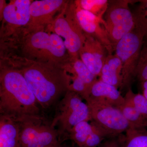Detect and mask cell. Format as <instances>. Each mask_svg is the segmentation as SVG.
<instances>
[{
  "instance_id": "1",
  "label": "cell",
  "mask_w": 147,
  "mask_h": 147,
  "mask_svg": "<svg viewBox=\"0 0 147 147\" xmlns=\"http://www.w3.org/2000/svg\"><path fill=\"white\" fill-rule=\"evenodd\" d=\"M11 65L21 71L43 110L56 106L68 91L70 78L63 67L18 57Z\"/></svg>"
},
{
  "instance_id": "2",
  "label": "cell",
  "mask_w": 147,
  "mask_h": 147,
  "mask_svg": "<svg viewBox=\"0 0 147 147\" xmlns=\"http://www.w3.org/2000/svg\"><path fill=\"white\" fill-rule=\"evenodd\" d=\"M0 115L17 121L42 115L41 108L24 75L11 64L1 66Z\"/></svg>"
},
{
  "instance_id": "3",
  "label": "cell",
  "mask_w": 147,
  "mask_h": 147,
  "mask_svg": "<svg viewBox=\"0 0 147 147\" xmlns=\"http://www.w3.org/2000/svg\"><path fill=\"white\" fill-rule=\"evenodd\" d=\"M21 43L22 58L64 67L70 61L62 38L44 30L27 32Z\"/></svg>"
},
{
  "instance_id": "4",
  "label": "cell",
  "mask_w": 147,
  "mask_h": 147,
  "mask_svg": "<svg viewBox=\"0 0 147 147\" xmlns=\"http://www.w3.org/2000/svg\"><path fill=\"white\" fill-rule=\"evenodd\" d=\"M79 94L67 91L55 106L51 124L56 129L60 144L68 139L69 132L84 121H92L88 105Z\"/></svg>"
},
{
  "instance_id": "5",
  "label": "cell",
  "mask_w": 147,
  "mask_h": 147,
  "mask_svg": "<svg viewBox=\"0 0 147 147\" xmlns=\"http://www.w3.org/2000/svg\"><path fill=\"white\" fill-rule=\"evenodd\" d=\"M146 33L135 26L130 32L123 37L115 47V54L122 65V85L120 90H128L135 79L137 68Z\"/></svg>"
},
{
  "instance_id": "6",
  "label": "cell",
  "mask_w": 147,
  "mask_h": 147,
  "mask_svg": "<svg viewBox=\"0 0 147 147\" xmlns=\"http://www.w3.org/2000/svg\"><path fill=\"white\" fill-rule=\"evenodd\" d=\"M18 121L21 147H57L61 144L51 121L42 115L26 117Z\"/></svg>"
},
{
  "instance_id": "7",
  "label": "cell",
  "mask_w": 147,
  "mask_h": 147,
  "mask_svg": "<svg viewBox=\"0 0 147 147\" xmlns=\"http://www.w3.org/2000/svg\"><path fill=\"white\" fill-rule=\"evenodd\" d=\"M52 25L54 32L63 38L71 59L79 58L86 37L76 17L75 1L67 4Z\"/></svg>"
},
{
  "instance_id": "8",
  "label": "cell",
  "mask_w": 147,
  "mask_h": 147,
  "mask_svg": "<svg viewBox=\"0 0 147 147\" xmlns=\"http://www.w3.org/2000/svg\"><path fill=\"white\" fill-rule=\"evenodd\" d=\"M131 1H109L103 16L105 30L115 52L116 44L136 26L133 12L129 8Z\"/></svg>"
},
{
  "instance_id": "9",
  "label": "cell",
  "mask_w": 147,
  "mask_h": 147,
  "mask_svg": "<svg viewBox=\"0 0 147 147\" xmlns=\"http://www.w3.org/2000/svg\"><path fill=\"white\" fill-rule=\"evenodd\" d=\"M86 102L92 121L105 133L107 139L118 137L130 128V125L119 108L101 102Z\"/></svg>"
},
{
  "instance_id": "10",
  "label": "cell",
  "mask_w": 147,
  "mask_h": 147,
  "mask_svg": "<svg viewBox=\"0 0 147 147\" xmlns=\"http://www.w3.org/2000/svg\"><path fill=\"white\" fill-rule=\"evenodd\" d=\"M67 4L63 0H41L32 2L30 6V20L26 26L27 32L44 30L52 24L54 16Z\"/></svg>"
},
{
  "instance_id": "11",
  "label": "cell",
  "mask_w": 147,
  "mask_h": 147,
  "mask_svg": "<svg viewBox=\"0 0 147 147\" xmlns=\"http://www.w3.org/2000/svg\"><path fill=\"white\" fill-rule=\"evenodd\" d=\"M85 37L84 45L79 52V58L94 75L99 76L109 53L97 39L86 34Z\"/></svg>"
},
{
  "instance_id": "12",
  "label": "cell",
  "mask_w": 147,
  "mask_h": 147,
  "mask_svg": "<svg viewBox=\"0 0 147 147\" xmlns=\"http://www.w3.org/2000/svg\"><path fill=\"white\" fill-rule=\"evenodd\" d=\"M75 3L76 17L84 32L99 40L105 46L109 54H113L114 48L108 38L103 19L83 9Z\"/></svg>"
},
{
  "instance_id": "13",
  "label": "cell",
  "mask_w": 147,
  "mask_h": 147,
  "mask_svg": "<svg viewBox=\"0 0 147 147\" xmlns=\"http://www.w3.org/2000/svg\"><path fill=\"white\" fill-rule=\"evenodd\" d=\"M107 137L92 121L78 123L69 132L68 139L79 147L99 146Z\"/></svg>"
},
{
  "instance_id": "14",
  "label": "cell",
  "mask_w": 147,
  "mask_h": 147,
  "mask_svg": "<svg viewBox=\"0 0 147 147\" xmlns=\"http://www.w3.org/2000/svg\"><path fill=\"white\" fill-rule=\"evenodd\" d=\"M31 3L30 0H14L5 5L1 18L7 24V29L10 28L11 31L19 27L27 26L30 20Z\"/></svg>"
},
{
  "instance_id": "15",
  "label": "cell",
  "mask_w": 147,
  "mask_h": 147,
  "mask_svg": "<svg viewBox=\"0 0 147 147\" xmlns=\"http://www.w3.org/2000/svg\"><path fill=\"white\" fill-rule=\"evenodd\" d=\"M88 101L105 103L118 108L125 103L124 97L117 87L97 80L91 88Z\"/></svg>"
},
{
  "instance_id": "16",
  "label": "cell",
  "mask_w": 147,
  "mask_h": 147,
  "mask_svg": "<svg viewBox=\"0 0 147 147\" xmlns=\"http://www.w3.org/2000/svg\"><path fill=\"white\" fill-rule=\"evenodd\" d=\"M0 147H21L18 121L0 115Z\"/></svg>"
},
{
  "instance_id": "17",
  "label": "cell",
  "mask_w": 147,
  "mask_h": 147,
  "mask_svg": "<svg viewBox=\"0 0 147 147\" xmlns=\"http://www.w3.org/2000/svg\"><path fill=\"white\" fill-rule=\"evenodd\" d=\"M122 65L115 54H109L106 58L100 75V80L118 88L122 85Z\"/></svg>"
},
{
  "instance_id": "18",
  "label": "cell",
  "mask_w": 147,
  "mask_h": 147,
  "mask_svg": "<svg viewBox=\"0 0 147 147\" xmlns=\"http://www.w3.org/2000/svg\"><path fill=\"white\" fill-rule=\"evenodd\" d=\"M65 68L69 75L79 77L91 88L97 80V76H95L90 71L79 58L71 59Z\"/></svg>"
},
{
  "instance_id": "19",
  "label": "cell",
  "mask_w": 147,
  "mask_h": 147,
  "mask_svg": "<svg viewBox=\"0 0 147 147\" xmlns=\"http://www.w3.org/2000/svg\"><path fill=\"white\" fill-rule=\"evenodd\" d=\"M124 97L125 103L119 109L128 122L130 127L136 129L146 128V119H145L134 107L130 98L126 94Z\"/></svg>"
},
{
  "instance_id": "20",
  "label": "cell",
  "mask_w": 147,
  "mask_h": 147,
  "mask_svg": "<svg viewBox=\"0 0 147 147\" xmlns=\"http://www.w3.org/2000/svg\"><path fill=\"white\" fill-rule=\"evenodd\" d=\"M123 147H147L146 129H127L123 136Z\"/></svg>"
},
{
  "instance_id": "21",
  "label": "cell",
  "mask_w": 147,
  "mask_h": 147,
  "mask_svg": "<svg viewBox=\"0 0 147 147\" xmlns=\"http://www.w3.org/2000/svg\"><path fill=\"white\" fill-rule=\"evenodd\" d=\"M75 2L81 8L102 19L109 4L107 0H81Z\"/></svg>"
},
{
  "instance_id": "22",
  "label": "cell",
  "mask_w": 147,
  "mask_h": 147,
  "mask_svg": "<svg viewBox=\"0 0 147 147\" xmlns=\"http://www.w3.org/2000/svg\"><path fill=\"white\" fill-rule=\"evenodd\" d=\"M135 79L141 83L147 81V36L145 37L142 45L135 72Z\"/></svg>"
},
{
  "instance_id": "23",
  "label": "cell",
  "mask_w": 147,
  "mask_h": 147,
  "mask_svg": "<svg viewBox=\"0 0 147 147\" xmlns=\"http://www.w3.org/2000/svg\"><path fill=\"white\" fill-rule=\"evenodd\" d=\"M136 26L143 30L147 36V0L139 1L133 12Z\"/></svg>"
},
{
  "instance_id": "24",
  "label": "cell",
  "mask_w": 147,
  "mask_h": 147,
  "mask_svg": "<svg viewBox=\"0 0 147 147\" xmlns=\"http://www.w3.org/2000/svg\"><path fill=\"white\" fill-rule=\"evenodd\" d=\"M126 94L129 96L132 104L141 115L147 120V99L143 94H135L131 88L127 90Z\"/></svg>"
},
{
  "instance_id": "25",
  "label": "cell",
  "mask_w": 147,
  "mask_h": 147,
  "mask_svg": "<svg viewBox=\"0 0 147 147\" xmlns=\"http://www.w3.org/2000/svg\"><path fill=\"white\" fill-rule=\"evenodd\" d=\"M123 136L107 139L98 147H123Z\"/></svg>"
},
{
  "instance_id": "26",
  "label": "cell",
  "mask_w": 147,
  "mask_h": 147,
  "mask_svg": "<svg viewBox=\"0 0 147 147\" xmlns=\"http://www.w3.org/2000/svg\"><path fill=\"white\" fill-rule=\"evenodd\" d=\"M142 84V88H143V95L147 99V81L141 83Z\"/></svg>"
},
{
  "instance_id": "27",
  "label": "cell",
  "mask_w": 147,
  "mask_h": 147,
  "mask_svg": "<svg viewBox=\"0 0 147 147\" xmlns=\"http://www.w3.org/2000/svg\"><path fill=\"white\" fill-rule=\"evenodd\" d=\"M57 147H79L77 146L75 144L74 145L73 144L72 145H61V144L59 145Z\"/></svg>"
},
{
  "instance_id": "28",
  "label": "cell",
  "mask_w": 147,
  "mask_h": 147,
  "mask_svg": "<svg viewBox=\"0 0 147 147\" xmlns=\"http://www.w3.org/2000/svg\"></svg>"
}]
</instances>
